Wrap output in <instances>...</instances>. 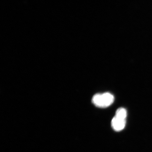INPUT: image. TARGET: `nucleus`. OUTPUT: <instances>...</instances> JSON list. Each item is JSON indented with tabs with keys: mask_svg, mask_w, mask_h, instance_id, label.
Here are the masks:
<instances>
[{
	"mask_svg": "<svg viewBox=\"0 0 152 152\" xmlns=\"http://www.w3.org/2000/svg\"><path fill=\"white\" fill-rule=\"evenodd\" d=\"M114 100L113 95L108 92L96 94L92 99L94 104L99 108L107 107L113 104Z\"/></svg>",
	"mask_w": 152,
	"mask_h": 152,
	"instance_id": "1",
	"label": "nucleus"
},
{
	"mask_svg": "<svg viewBox=\"0 0 152 152\" xmlns=\"http://www.w3.org/2000/svg\"><path fill=\"white\" fill-rule=\"evenodd\" d=\"M126 125V119L115 116L112 120V128L116 132H120L124 129Z\"/></svg>",
	"mask_w": 152,
	"mask_h": 152,
	"instance_id": "2",
	"label": "nucleus"
},
{
	"mask_svg": "<svg viewBox=\"0 0 152 152\" xmlns=\"http://www.w3.org/2000/svg\"><path fill=\"white\" fill-rule=\"evenodd\" d=\"M127 115V113L126 109L124 108H120L117 110L115 116L126 119Z\"/></svg>",
	"mask_w": 152,
	"mask_h": 152,
	"instance_id": "3",
	"label": "nucleus"
}]
</instances>
